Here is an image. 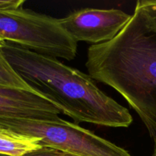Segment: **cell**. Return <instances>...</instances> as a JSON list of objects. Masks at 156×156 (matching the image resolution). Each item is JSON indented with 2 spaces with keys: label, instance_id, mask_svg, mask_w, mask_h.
Masks as SVG:
<instances>
[{
  "label": "cell",
  "instance_id": "cell-1",
  "mask_svg": "<svg viewBox=\"0 0 156 156\" xmlns=\"http://www.w3.org/2000/svg\"><path fill=\"white\" fill-rule=\"evenodd\" d=\"M0 48L35 92L76 122L108 127H128L132 123L129 111L99 89L89 75L18 44L3 41Z\"/></svg>",
  "mask_w": 156,
  "mask_h": 156
},
{
  "label": "cell",
  "instance_id": "cell-4",
  "mask_svg": "<svg viewBox=\"0 0 156 156\" xmlns=\"http://www.w3.org/2000/svg\"><path fill=\"white\" fill-rule=\"evenodd\" d=\"M131 17L119 9H83L58 18V21L76 42L85 41L96 45L114 39Z\"/></svg>",
  "mask_w": 156,
  "mask_h": 156
},
{
  "label": "cell",
  "instance_id": "cell-7",
  "mask_svg": "<svg viewBox=\"0 0 156 156\" xmlns=\"http://www.w3.org/2000/svg\"><path fill=\"white\" fill-rule=\"evenodd\" d=\"M0 88H16V89L34 91L12 68V66L5 57L1 48H0Z\"/></svg>",
  "mask_w": 156,
  "mask_h": 156
},
{
  "label": "cell",
  "instance_id": "cell-6",
  "mask_svg": "<svg viewBox=\"0 0 156 156\" xmlns=\"http://www.w3.org/2000/svg\"><path fill=\"white\" fill-rule=\"evenodd\" d=\"M41 146L37 138L0 128V155L23 156Z\"/></svg>",
  "mask_w": 156,
  "mask_h": 156
},
{
  "label": "cell",
  "instance_id": "cell-11",
  "mask_svg": "<svg viewBox=\"0 0 156 156\" xmlns=\"http://www.w3.org/2000/svg\"><path fill=\"white\" fill-rule=\"evenodd\" d=\"M152 156H156V146H155V151H154L153 155Z\"/></svg>",
  "mask_w": 156,
  "mask_h": 156
},
{
  "label": "cell",
  "instance_id": "cell-2",
  "mask_svg": "<svg viewBox=\"0 0 156 156\" xmlns=\"http://www.w3.org/2000/svg\"><path fill=\"white\" fill-rule=\"evenodd\" d=\"M0 39L69 61L77 53V42L61 27L58 18L23 7L0 11Z\"/></svg>",
  "mask_w": 156,
  "mask_h": 156
},
{
  "label": "cell",
  "instance_id": "cell-5",
  "mask_svg": "<svg viewBox=\"0 0 156 156\" xmlns=\"http://www.w3.org/2000/svg\"><path fill=\"white\" fill-rule=\"evenodd\" d=\"M60 110L34 91L0 88V118L57 120Z\"/></svg>",
  "mask_w": 156,
  "mask_h": 156
},
{
  "label": "cell",
  "instance_id": "cell-3",
  "mask_svg": "<svg viewBox=\"0 0 156 156\" xmlns=\"http://www.w3.org/2000/svg\"><path fill=\"white\" fill-rule=\"evenodd\" d=\"M0 128L35 137L40 140L41 146L78 156H132L123 148L62 119L40 120L0 118Z\"/></svg>",
  "mask_w": 156,
  "mask_h": 156
},
{
  "label": "cell",
  "instance_id": "cell-8",
  "mask_svg": "<svg viewBox=\"0 0 156 156\" xmlns=\"http://www.w3.org/2000/svg\"><path fill=\"white\" fill-rule=\"evenodd\" d=\"M135 9L141 15L146 27L156 32V0H139Z\"/></svg>",
  "mask_w": 156,
  "mask_h": 156
},
{
  "label": "cell",
  "instance_id": "cell-10",
  "mask_svg": "<svg viewBox=\"0 0 156 156\" xmlns=\"http://www.w3.org/2000/svg\"><path fill=\"white\" fill-rule=\"evenodd\" d=\"M24 2L23 0H0V11L20 9Z\"/></svg>",
  "mask_w": 156,
  "mask_h": 156
},
{
  "label": "cell",
  "instance_id": "cell-12",
  "mask_svg": "<svg viewBox=\"0 0 156 156\" xmlns=\"http://www.w3.org/2000/svg\"><path fill=\"white\" fill-rule=\"evenodd\" d=\"M3 41H2V40H1V39H0V44H1L3 42Z\"/></svg>",
  "mask_w": 156,
  "mask_h": 156
},
{
  "label": "cell",
  "instance_id": "cell-9",
  "mask_svg": "<svg viewBox=\"0 0 156 156\" xmlns=\"http://www.w3.org/2000/svg\"><path fill=\"white\" fill-rule=\"evenodd\" d=\"M23 156H78L64 151L59 150L49 146H41L38 149L27 152Z\"/></svg>",
  "mask_w": 156,
  "mask_h": 156
}]
</instances>
